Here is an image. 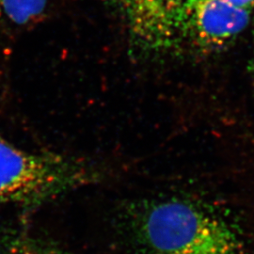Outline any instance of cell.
<instances>
[{
  "label": "cell",
  "instance_id": "cell-1",
  "mask_svg": "<svg viewBox=\"0 0 254 254\" xmlns=\"http://www.w3.org/2000/svg\"><path fill=\"white\" fill-rule=\"evenodd\" d=\"M144 254H241V242L223 218L181 198L143 203L132 219Z\"/></svg>",
  "mask_w": 254,
  "mask_h": 254
},
{
  "label": "cell",
  "instance_id": "cell-2",
  "mask_svg": "<svg viewBox=\"0 0 254 254\" xmlns=\"http://www.w3.org/2000/svg\"><path fill=\"white\" fill-rule=\"evenodd\" d=\"M90 164L51 153H30L0 136V202L34 207L97 179Z\"/></svg>",
  "mask_w": 254,
  "mask_h": 254
},
{
  "label": "cell",
  "instance_id": "cell-3",
  "mask_svg": "<svg viewBox=\"0 0 254 254\" xmlns=\"http://www.w3.org/2000/svg\"><path fill=\"white\" fill-rule=\"evenodd\" d=\"M186 1L105 0L122 21L131 45L148 57L168 54L180 44Z\"/></svg>",
  "mask_w": 254,
  "mask_h": 254
},
{
  "label": "cell",
  "instance_id": "cell-4",
  "mask_svg": "<svg viewBox=\"0 0 254 254\" xmlns=\"http://www.w3.org/2000/svg\"><path fill=\"white\" fill-rule=\"evenodd\" d=\"M250 13L222 0H187L183 10L182 40L189 37L204 48L226 46L245 30Z\"/></svg>",
  "mask_w": 254,
  "mask_h": 254
},
{
  "label": "cell",
  "instance_id": "cell-5",
  "mask_svg": "<svg viewBox=\"0 0 254 254\" xmlns=\"http://www.w3.org/2000/svg\"><path fill=\"white\" fill-rule=\"evenodd\" d=\"M48 0H0V20L14 27L32 25L45 14Z\"/></svg>",
  "mask_w": 254,
  "mask_h": 254
},
{
  "label": "cell",
  "instance_id": "cell-6",
  "mask_svg": "<svg viewBox=\"0 0 254 254\" xmlns=\"http://www.w3.org/2000/svg\"><path fill=\"white\" fill-rule=\"evenodd\" d=\"M15 254H70L53 246L30 240L19 246Z\"/></svg>",
  "mask_w": 254,
  "mask_h": 254
},
{
  "label": "cell",
  "instance_id": "cell-7",
  "mask_svg": "<svg viewBox=\"0 0 254 254\" xmlns=\"http://www.w3.org/2000/svg\"><path fill=\"white\" fill-rule=\"evenodd\" d=\"M231 6L251 11L254 8V0H222Z\"/></svg>",
  "mask_w": 254,
  "mask_h": 254
}]
</instances>
